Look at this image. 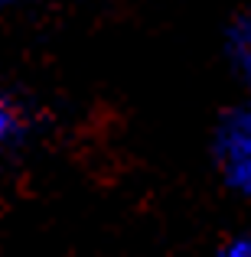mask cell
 I'll list each match as a JSON object with an SVG mask.
<instances>
[{
    "label": "cell",
    "mask_w": 251,
    "mask_h": 257,
    "mask_svg": "<svg viewBox=\"0 0 251 257\" xmlns=\"http://www.w3.org/2000/svg\"><path fill=\"white\" fill-rule=\"evenodd\" d=\"M212 157L222 182L251 199V104L225 111L212 137Z\"/></svg>",
    "instance_id": "1"
},
{
    "label": "cell",
    "mask_w": 251,
    "mask_h": 257,
    "mask_svg": "<svg viewBox=\"0 0 251 257\" xmlns=\"http://www.w3.org/2000/svg\"><path fill=\"white\" fill-rule=\"evenodd\" d=\"M33 124L36 120H33V111L26 107V101L7 91L0 98V144L7 150H20L33 137Z\"/></svg>",
    "instance_id": "2"
},
{
    "label": "cell",
    "mask_w": 251,
    "mask_h": 257,
    "mask_svg": "<svg viewBox=\"0 0 251 257\" xmlns=\"http://www.w3.org/2000/svg\"><path fill=\"white\" fill-rule=\"evenodd\" d=\"M225 59L241 82L251 85V7L241 10L225 30Z\"/></svg>",
    "instance_id": "3"
},
{
    "label": "cell",
    "mask_w": 251,
    "mask_h": 257,
    "mask_svg": "<svg viewBox=\"0 0 251 257\" xmlns=\"http://www.w3.org/2000/svg\"><path fill=\"white\" fill-rule=\"evenodd\" d=\"M215 257H251V234H235L215 251Z\"/></svg>",
    "instance_id": "4"
}]
</instances>
